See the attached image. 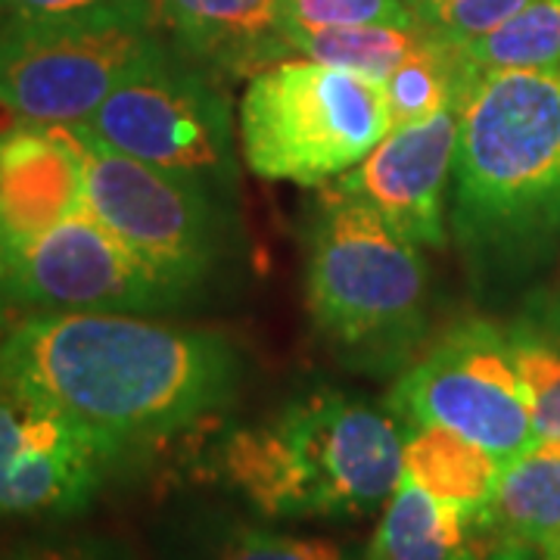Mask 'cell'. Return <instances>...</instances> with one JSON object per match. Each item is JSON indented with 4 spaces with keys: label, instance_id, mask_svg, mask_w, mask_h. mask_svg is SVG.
Returning <instances> with one entry per match:
<instances>
[{
    "label": "cell",
    "instance_id": "cell-1",
    "mask_svg": "<svg viewBox=\"0 0 560 560\" xmlns=\"http://www.w3.org/2000/svg\"><path fill=\"white\" fill-rule=\"evenodd\" d=\"M0 368L57 401L113 460L200 423L241 383L228 340L116 312L16 320L0 334Z\"/></svg>",
    "mask_w": 560,
    "mask_h": 560
},
{
    "label": "cell",
    "instance_id": "cell-2",
    "mask_svg": "<svg viewBox=\"0 0 560 560\" xmlns=\"http://www.w3.org/2000/svg\"><path fill=\"white\" fill-rule=\"evenodd\" d=\"M452 234L477 278L536 268L560 241V69L470 81L460 103Z\"/></svg>",
    "mask_w": 560,
    "mask_h": 560
},
{
    "label": "cell",
    "instance_id": "cell-3",
    "mask_svg": "<svg viewBox=\"0 0 560 560\" xmlns=\"http://www.w3.org/2000/svg\"><path fill=\"white\" fill-rule=\"evenodd\" d=\"M219 467L265 517H364L399 486L405 430L368 399L324 386L234 430Z\"/></svg>",
    "mask_w": 560,
    "mask_h": 560
},
{
    "label": "cell",
    "instance_id": "cell-4",
    "mask_svg": "<svg viewBox=\"0 0 560 560\" xmlns=\"http://www.w3.org/2000/svg\"><path fill=\"white\" fill-rule=\"evenodd\" d=\"M418 249L374 206L327 187L308 231L305 300L355 368L396 371L423 340L430 280Z\"/></svg>",
    "mask_w": 560,
    "mask_h": 560
},
{
    "label": "cell",
    "instance_id": "cell-5",
    "mask_svg": "<svg viewBox=\"0 0 560 560\" xmlns=\"http://www.w3.org/2000/svg\"><path fill=\"white\" fill-rule=\"evenodd\" d=\"M237 119L246 168L302 187L337 180L389 135L383 81L302 57L246 79Z\"/></svg>",
    "mask_w": 560,
    "mask_h": 560
},
{
    "label": "cell",
    "instance_id": "cell-6",
    "mask_svg": "<svg viewBox=\"0 0 560 560\" xmlns=\"http://www.w3.org/2000/svg\"><path fill=\"white\" fill-rule=\"evenodd\" d=\"M165 47L156 10L0 28V106L13 119L79 125Z\"/></svg>",
    "mask_w": 560,
    "mask_h": 560
},
{
    "label": "cell",
    "instance_id": "cell-7",
    "mask_svg": "<svg viewBox=\"0 0 560 560\" xmlns=\"http://www.w3.org/2000/svg\"><path fill=\"white\" fill-rule=\"evenodd\" d=\"M72 128L212 194L234 187V119L219 75L168 44Z\"/></svg>",
    "mask_w": 560,
    "mask_h": 560
},
{
    "label": "cell",
    "instance_id": "cell-8",
    "mask_svg": "<svg viewBox=\"0 0 560 560\" xmlns=\"http://www.w3.org/2000/svg\"><path fill=\"white\" fill-rule=\"evenodd\" d=\"M389 415L408 427H445L508 464L539 442L508 327L467 318L448 327L389 393Z\"/></svg>",
    "mask_w": 560,
    "mask_h": 560
},
{
    "label": "cell",
    "instance_id": "cell-9",
    "mask_svg": "<svg viewBox=\"0 0 560 560\" xmlns=\"http://www.w3.org/2000/svg\"><path fill=\"white\" fill-rule=\"evenodd\" d=\"M72 131L84 156V209L187 300L221 259L215 194Z\"/></svg>",
    "mask_w": 560,
    "mask_h": 560
},
{
    "label": "cell",
    "instance_id": "cell-10",
    "mask_svg": "<svg viewBox=\"0 0 560 560\" xmlns=\"http://www.w3.org/2000/svg\"><path fill=\"white\" fill-rule=\"evenodd\" d=\"M0 300L40 312L153 315L184 302L88 209L0 261Z\"/></svg>",
    "mask_w": 560,
    "mask_h": 560
},
{
    "label": "cell",
    "instance_id": "cell-11",
    "mask_svg": "<svg viewBox=\"0 0 560 560\" xmlns=\"http://www.w3.org/2000/svg\"><path fill=\"white\" fill-rule=\"evenodd\" d=\"M113 455L32 383L0 368V517L57 521L101 492Z\"/></svg>",
    "mask_w": 560,
    "mask_h": 560
},
{
    "label": "cell",
    "instance_id": "cell-12",
    "mask_svg": "<svg viewBox=\"0 0 560 560\" xmlns=\"http://www.w3.org/2000/svg\"><path fill=\"white\" fill-rule=\"evenodd\" d=\"M460 103L430 119L393 128L359 165L330 180V190L374 206L418 246H445V197L455 175Z\"/></svg>",
    "mask_w": 560,
    "mask_h": 560
},
{
    "label": "cell",
    "instance_id": "cell-13",
    "mask_svg": "<svg viewBox=\"0 0 560 560\" xmlns=\"http://www.w3.org/2000/svg\"><path fill=\"white\" fill-rule=\"evenodd\" d=\"M84 209V156L69 125H0V261Z\"/></svg>",
    "mask_w": 560,
    "mask_h": 560
},
{
    "label": "cell",
    "instance_id": "cell-14",
    "mask_svg": "<svg viewBox=\"0 0 560 560\" xmlns=\"http://www.w3.org/2000/svg\"><path fill=\"white\" fill-rule=\"evenodd\" d=\"M156 16L180 57L219 79H253L296 57L280 0H156Z\"/></svg>",
    "mask_w": 560,
    "mask_h": 560
},
{
    "label": "cell",
    "instance_id": "cell-15",
    "mask_svg": "<svg viewBox=\"0 0 560 560\" xmlns=\"http://www.w3.org/2000/svg\"><path fill=\"white\" fill-rule=\"evenodd\" d=\"M482 514L460 511L436 499L418 480L401 474L383 504V517L364 560H470L495 545Z\"/></svg>",
    "mask_w": 560,
    "mask_h": 560
},
{
    "label": "cell",
    "instance_id": "cell-16",
    "mask_svg": "<svg viewBox=\"0 0 560 560\" xmlns=\"http://www.w3.org/2000/svg\"><path fill=\"white\" fill-rule=\"evenodd\" d=\"M482 521L492 539L523 541L539 558L560 555V440H539L501 464Z\"/></svg>",
    "mask_w": 560,
    "mask_h": 560
},
{
    "label": "cell",
    "instance_id": "cell-17",
    "mask_svg": "<svg viewBox=\"0 0 560 560\" xmlns=\"http://www.w3.org/2000/svg\"><path fill=\"white\" fill-rule=\"evenodd\" d=\"M405 474L436 499L458 504L460 511L470 514H486L501 464L477 442L464 440L445 427H408Z\"/></svg>",
    "mask_w": 560,
    "mask_h": 560
},
{
    "label": "cell",
    "instance_id": "cell-18",
    "mask_svg": "<svg viewBox=\"0 0 560 560\" xmlns=\"http://www.w3.org/2000/svg\"><path fill=\"white\" fill-rule=\"evenodd\" d=\"M178 560H355L342 545L315 536L275 533L256 523L202 514L184 526ZM364 560V558H361Z\"/></svg>",
    "mask_w": 560,
    "mask_h": 560
},
{
    "label": "cell",
    "instance_id": "cell-19",
    "mask_svg": "<svg viewBox=\"0 0 560 560\" xmlns=\"http://www.w3.org/2000/svg\"><path fill=\"white\" fill-rule=\"evenodd\" d=\"M474 79L477 75L464 66L458 47L430 35L408 60L383 79L389 131L430 119L452 103H460Z\"/></svg>",
    "mask_w": 560,
    "mask_h": 560
},
{
    "label": "cell",
    "instance_id": "cell-20",
    "mask_svg": "<svg viewBox=\"0 0 560 560\" xmlns=\"http://www.w3.org/2000/svg\"><path fill=\"white\" fill-rule=\"evenodd\" d=\"M430 32L415 25H346V28H315L290 32V44L302 60L327 62L352 69L368 79L383 81L396 66L418 50Z\"/></svg>",
    "mask_w": 560,
    "mask_h": 560
},
{
    "label": "cell",
    "instance_id": "cell-21",
    "mask_svg": "<svg viewBox=\"0 0 560 560\" xmlns=\"http://www.w3.org/2000/svg\"><path fill=\"white\" fill-rule=\"evenodd\" d=\"M474 75L508 69H560V0H533L482 38L458 44Z\"/></svg>",
    "mask_w": 560,
    "mask_h": 560
},
{
    "label": "cell",
    "instance_id": "cell-22",
    "mask_svg": "<svg viewBox=\"0 0 560 560\" xmlns=\"http://www.w3.org/2000/svg\"><path fill=\"white\" fill-rule=\"evenodd\" d=\"M539 440H560V330L517 318L508 327Z\"/></svg>",
    "mask_w": 560,
    "mask_h": 560
},
{
    "label": "cell",
    "instance_id": "cell-23",
    "mask_svg": "<svg viewBox=\"0 0 560 560\" xmlns=\"http://www.w3.org/2000/svg\"><path fill=\"white\" fill-rule=\"evenodd\" d=\"M526 3L533 0H408L420 28L455 47L489 35Z\"/></svg>",
    "mask_w": 560,
    "mask_h": 560
},
{
    "label": "cell",
    "instance_id": "cell-24",
    "mask_svg": "<svg viewBox=\"0 0 560 560\" xmlns=\"http://www.w3.org/2000/svg\"><path fill=\"white\" fill-rule=\"evenodd\" d=\"M287 35L346 25H415L408 0H280Z\"/></svg>",
    "mask_w": 560,
    "mask_h": 560
},
{
    "label": "cell",
    "instance_id": "cell-25",
    "mask_svg": "<svg viewBox=\"0 0 560 560\" xmlns=\"http://www.w3.org/2000/svg\"><path fill=\"white\" fill-rule=\"evenodd\" d=\"M106 10H156V0H0V28L75 20Z\"/></svg>",
    "mask_w": 560,
    "mask_h": 560
},
{
    "label": "cell",
    "instance_id": "cell-26",
    "mask_svg": "<svg viewBox=\"0 0 560 560\" xmlns=\"http://www.w3.org/2000/svg\"><path fill=\"white\" fill-rule=\"evenodd\" d=\"M0 560H135L131 551L106 536H60L20 545Z\"/></svg>",
    "mask_w": 560,
    "mask_h": 560
},
{
    "label": "cell",
    "instance_id": "cell-27",
    "mask_svg": "<svg viewBox=\"0 0 560 560\" xmlns=\"http://www.w3.org/2000/svg\"><path fill=\"white\" fill-rule=\"evenodd\" d=\"M523 318L536 320L541 327H551V330H560V271L551 287H545L541 293H536L529 305L523 308Z\"/></svg>",
    "mask_w": 560,
    "mask_h": 560
},
{
    "label": "cell",
    "instance_id": "cell-28",
    "mask_svg": "<svg viewBox=\"0 0 560 560\" xmlns=\"http://www.w3.org/2000/svg\"><path fill=\"white\" fill-rule=\"evenodd\" d=\"M470 560H541L536 548L523 545V541H495L489 548H482L480 555Z\"/></svg>",
    "mask_w": 560,
    "mask_h": 560
},
{
    "label": "cell",
    "instance_id": "cell-29",
    "mask_svg": "<svg viewBox=\"0 0 560 560\" xmlns=\"http://www.w3.org/2000/svg\"><path fill=\"white\" fill-rule=\"evenodd\" d=\"M0 305H3V300H0ZM0 334H3V312H0Z\"/></svg>",
    "mask_w": 560,
    "mask_h": 560
},
{
    "label": "cell",
    "instance_id": "cell-30",
    "mask_svg": "<svg viewBox=\"0 0 560 560\" xmlns=\"http://www.w3.org/2000/svg\"><path fill=\"white\" fill-rule=\"evenodd\" d=\"M7 121H13L10 116H0V125H7Z\"/></svg>",
    "mask_w": 560,
    "mask_h": 560
},
{
    "label": "cell",
    "instance_id": "cell-31",
    "mask_svg": "<svg viewBox=\"0 0 560 560\" xmlns=\"http://www.w3.org/2000/svg\"><path fill=\"white\" fill-rule=\"evenodd\" d=\"M541 560H560V555H551V558H541Z\"/></svg>",
    "mask_w": 560,
    "mask_h": 560
}]
</instances>
